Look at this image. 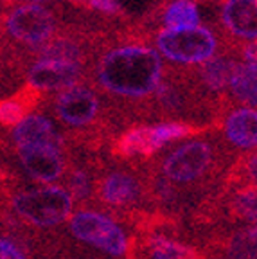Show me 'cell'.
I'll use <instances>...</instances> for the list:
<instances>
[{
  "label": "cell",
  "mask_w": 257,
  "mask_h": 259,
  "mask_svg": "<svg viewBox=\"0 0 257 259\" xmlns=\"http://www.w3.org/2000/svg\"><path fill=\"white\" fill-rule=\"evenodd\" d=\"M96 72L101 87L110 94L141 99L160 89L164 65L157 49L122 45L101 56Z\"/></svg>",
  "instance_id": "cell-1"
},
{
  "label": "cell",
  "mask_w": 257,
  "mask_h": 259,
  "mask_svg": "<svg viewBox=\"0 0 257 259\" xmlns=\"http://www.w3.org/2000/svg\"><path fill=\"white\" fill-rule=\"evenodd\" d=\"M11 205L16 214L31 225L54 227L72 214L74 198L68 191L51 186L13 194Z\"/></svg>",
  "instance_id": "cell-2"
},
{
  "label": "cell",
  "mask_w": 257,
  "mask_h": 259,
  "mask_svg": "<svg viewBox=\"0 0 257 259\" xmlns=\"http://www.w3.org/2000/svg\"><path fill=\"white\" fill-rule=\"evenodd\" d=\"M157 51L169 61L201 65L212 60L218 51V38L203 25L189 29H162L155 36Z\"/></svg>",
  "instance_id": "cell-3"
},
{
  "label": "cell",
  "mask_w": 257,
  "mask_h": 259,
  "mask_svg": "<svg viewBox=\"0 0 257 259\" xmlns=\"http://www.w3.org/2000/svg\"><path fill=\"white\" fill-rule=\"evenodd\" d=\"M70 232L79 241L89 243L115 257H122L128 252V238L124 231L112 218L97 210H77L72 214Z\"/></svg>",
  "instance_id": "cell-4"
},
{
  "label": "cell",
  "mask_w": 257,
  "mask_h": 259,
  "mask_svg": "<svg viewBox=\"0 0 257 259\" xmlns=\"http://www.w3.org/2000/svg\"><path fill=\"white\" fill-rule=\"evenodd\" d=\"M6 29L9 36L27 45L45 44L56 31L54 15L40 4H22L9 11Z\"/></svg>",
  "instance_id": "cell-5"
},
{
  "label": "cell",
  "mask_w": 257,
  "mask_h": 259,
  "mask_svg": "<svg viewBox=\"0 0 257 259\" xmlns=\"http://www.w3.org/2000/svg\"><path fill=\"white\" fill-rule=\"evenodd\" d=\"M214 160V150L209 142L191 141L182 144L165 157L162 173L171 182H194L207 173Z\"/></svg>",
  "instance_id": "cell-6"
},
{
  "label": "cell",
  "mask_w": 257,
  "mask_h": 259,
  "mask_svg": "<svg viewBox=\"0 0 257 259\" xmlns=\"http://www.w3.org/2000/svg\"><path fill=\"white\" fill-rule=\"evenodd\" d=\"M54 112L67 126L83 128L96 121L99 113V99L89 87L74 85L61 90L54 101Z\"/></svg>",
  "instance_id": "cell-7"
},
{
  "label": "cell",
  "mask_w": 257,
  "mask_h": 259,
  "mask_svg": "<svg viewBox=\"0 0 257 259\" xmlns=\"http://www.w3.org/2000/svg\"><path fill=\"white\" fill-rule=\"evenodd\" d=\"M81 63L61 58H40L27 74V81L36 90H67L77 85Z\"/></svg>",
  "instance_id": "cell-8"
},
{
  "label": "cell",
  "mask_w": 257,
  "mask_h": 259,
  "mask_svg": "<svg viewBox=\"0 0 257 259\" xmlns=\"http://www.w3.org/2000/svg\"><path fill=\"white\" fill-rule=\"evenodd\" d=\"M20 166L36 182H54L63 175L61 151L53 146H22L16 148Z\"/></svg>",
  "instance_id": "cell-9"
},
{
  "label": "cell",
  "mask_w": 257,
  "mask_h": 259,
  "mask_svg": "<svg viewBox=\"0 0 257 259\" xmlns=\"http://www.w3.org/2000/svg\"><path fill=\"white\" fill-rule=\"evenodd\" d=\"M11 139L16 148L22 146H53L61 150V137L53 121L40 113H31L13 128Z\"/></svg>",
  "instance_id": "cell-10"
},
{
  "label": "cell",
  "mask_w": 257,
  "mask_h": 259,
  "mask_svg": "<svg viewBox=\"0 0 257 259\" xmlns=\"http://www.w3.org/2000/svg\"><path fill=\"white\" fill-rule=\"evenodd\" d=\"M221 20L234 36L257 41V0H225Z\"/></svg>",
  "instance_id": "cell-11"
},
{
  "label": "cell",
  "mask_w": 257,
  "mask_h": 259,
  "mask_svg": "<svg viewBox=\"0 0 257 259\" xmlns=\"http://www.w3.org/2000/svg\"><path fill=\"white\" fill-rule=\"evenodd\" d=\"M223 132L230 144L248 150L257 146V108L241 106L227 115Z\"/></svg>",
  "instance_id": "cell-12"
},
{
  "label": "cell",
  "mask_w": 257,
  "mask_h": 259,
  "mask_svg": "<svg viewBox=\"0 0 257 259\" xmlns=\"http://www.w3.org/2000/svg\"><path fill=\"white\" fill-rule=\"evenodd\" d=\"M141 194V186L132 175L124 171H112L103 178L99 186L101 200L108 205L124 207L133 203Z\"/></svg>",
  "instance_id": "cell-13"
},
{
  "label": "cell",
  "mask_w": 257,
  "mask_h": 259,
  "mask_svg": "<svg viewBox=\"0 0 257 259\" xmlns=\"http://www.w3.org/2000/svg\"><path fill=\"white\" fill-rule=\"evenodd\" d=\"M158 150L160 146L155 137L153 126H139L128 130L117 142V151L122 157H149Z\"/></svg>",
  "instance_id": "cell-14"
},
{
  "label": "cell",
  "mask_w": 257,
  "mask_h": 259,
  "mask_svg": "<svg viewBox=\"0 0 257 259\" xmlns=\"http://www.w3.org/2000/svg\"><path fill=\"white\" fill-rule=\"evenodd\" d=\"M230 90L245 105L257 106V63H237L230 79Z\"/></svg>",
  "instance_id": "cell-15"
},
{
  "label": "cell",
  "mask_w": 257,
  "mask_h": 259,
  "mask_svg": "<svg viewBox=\"0 0 257 259\" xmlns=\"http://www.w3.org/2000/svg\"><path fill=\"white\" fill-rule=\"evenodd\" d=\"M236 65V61L229 60L225 56H214L212 60L200 65L198 76H200L201 83L212 92L214 90H223L230 87V79H232Z\"/></svg>",
  "instance_id": "cell-16"
},
{
  "label": "cell",
  "mask_w": 257,
  "mask_h": 259,
  "mask_svg": "<svg viewBox=\"0 0 257 259\" xmlns=\"http://www.w3.org/2000/svg\"><path fill=\"white\" fill-rule=\"evenodd\" d=\"M165 29H189L200 25V9L193 0H173L164 11Z\"/></svg>",
  "instance_id": "cell-17"
},
{
  "label": "cell",
  "mask_w": 257,
  "mask_h": 259,
  "mask_svg": "<svg viewBox=\"0 0 257 259\" xmlns=\"http://www.w3.org/2000/svg\"><path fill=\"white\" fill-rule=\"evenodd\" d=\"M149 259H198V254L187 245L155 234L146 243Z\"/></svg>",
  "instance_id": "cell-18"
},
{
  "label": "cell",
  "mask_w": 257,
  "mask_h": 259,
  "mask_svg": "<svg viewBox=\"0 0 257 259\" xmlns=\"http://www.w3.org/2000/svg\"><path fill=\"white\" fill-rule=\"evenodd\" d=\"M225 255L227 259H257V239L250 229L237 232L227 241Z\"/></svg>",
  "instance_id": "cell-19"
},
{
  "label": "cell",
  "mask_w": 257,
  "mask_h": 259,
  "mask_svg": "<svg viewBox=\"0 0 257 259\" xmlns=\"http://www.w3.org/2000/svg\"><path fill=\"white\" fill-rule=\"evenodd\" d=\"M232 207L237 216L257 223V186L241 189L234 196Z\"/></svg>",
  "instance_id": "cell-20"
},
{
  "label": "cell",
  "mask_w": 257,
  "mask_h": 259,
  "mask_svg": "<svg viewBox=\"0 0 257 259\" xmlns=\"http://www.w3.org/2000/svg\"><path fill=\"white\" fill-rule=\"evenodd\" d=\"M25 113H27L25 103L18 101V99H4L0 105V121L4 126L15 128L22 119L27 117Z\"/></svg>",
  "instance_id": "cell-21"
},
{
  "label": "cell",
  "mask_w": 257,
  "mask_h": 259,
  "mask_svg": "<svg viewBox=\"0 0 257 259\" xmlns=\"http://www.w3.org/2000/svg\"><path fill=\"white\" fill-rule=\"evenodd\" d=\"M92 189L90 178L84 169H74L68 177V193L74 200H87Z\"/></svg>",
  "instance_id": "cell-22"
},
{
  "label": "cell",
  "mask_w": 257,
  "mask_h": 259,
  "mask_svg": "<svg viewBox=\"0 0 257 259\" xmlns=\"http://www.w3.org/2000/svg\"><path fill=\"white\" fill-rule=\"evenodd\" d=\"M157 99L167 112H177L182 108V97L171 83H162L160 89L157 90Z\"/></svg>",
  "instance_id": "cell-23"
},
{
  "label": "cell",
  "mask_w": 257,
  "mask_h": 259,
  "mask_svg": "<svg viewBox=\"0 0 257 259\" xmlns=\"http://www.w3.org/2000/svg\"><path fill=\"white\" fill-rule=\"evenodd\" d=\"M0 259H27V257H25L22 248L13 239L4 236L2 241H0Z\"/></svg>",
  "instance_id": "cell-24"
},
{
  "label": "cell",
  "mask_w": 257,
  "mask_h": 259,
  "mask_svg": "<svg viewBox=\"0 0 257 259\" xmlns=\"http://www.w3.org/2000/svg\"><path fill=\"white\" fill-rule=\"evenodd\" d=\"M243 177L248 178L253 186H257V153H252L243 160Z\"/></svg>",
  "instance_id": "cell-25"
},
{
  "label": "cell",
  "mask_w": 257,
  "mask_h": 259,
  "mask_svg": "<svg viewBox=\"0 0 257 259\" xmlns=\"http://www.w3.org/2000/svg\"><path fill=\"white\" fill-rule=\"evenodd\" d=\"M84 2H89L92 8L99 9V11H103V13L119 11V4H117L115 0H84Z\"/></svg>",
  "instance_id": "cell-26"
},
{
  "label": "cell",
  "mask_w": 257,
  "mask_h": 259,
  "mask_svg": "<svg viewBox=\"0 0 257 259\" xmlns=\"http://www.w3.org/2000/svg\"><path fill=\"white\" fill-rule=\"evenodd\" d=\"M243 56L250 63H257V41H252V44H248L243 49Z\"/></svg>",
  "instance_id": "cell-27"
},
{
  "label": "cell",
  "mask_w": 257,
  "mask_h": 259,
  "mask_svg": "<svg viewBox=\"0 0 257 259\" xmlns=\"http://www.w3.org/2000/svg\"><path fill=\"white\" fill-rule=\"evenodd\" d=\"M250 232H252V236H253V238L257 239V223H255V225L252 227V229H250Z\"/></svg>",
  "instance_id": "cell-28"
},
{
  "label": "cell",
  "mask_w": 257,
  "mask_h": 259,
  "mask_svg": "<svg viewBox=\"0 0 257 259\" xmlns=\"http://www.w3.org/2000/svg\"><path fill=\"white\" fill-rule=\"evenodd\" d=\"M27 2H31V4H38V2H47V0H27Z\"/></svg>",
  "instance_id": "cell-29"
}]
</instances>
